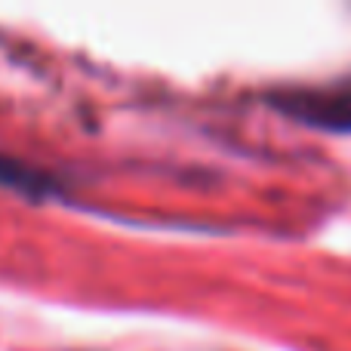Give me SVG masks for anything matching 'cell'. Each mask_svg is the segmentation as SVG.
Returning a JSON list of instances; mask_svg holds the SVG:
<instances>
[{"mask_svg": "<svg viewBox=\"0 0 351 351\" xmlns=\"http://www.w3.org/2000/svg\"><path fill=\"white\" fill-rule=\"evenodd\" d=\"M0 188L25 194L31 200H43L59 194L65 185L43 167H34L22 158H12V154H0Z\"/></svg>", "mask_w": 351, "mask_h": 351, "instance_id": "2", "label": "cell"}, {"mask_svg": "<svg viewBox=\"0 0 351 351\" xmlns=\"http://www.w3.org/2000/svg\"><path fill=\"white\" fill-rule=\"evenodd\" d=\"M268 105L284 117L327 133H351V80L317 86H284L268 93Z\"/></svg>", "mask_w": 351, "mask_h": 351, "instance_id": "1", "label": "cell"}]
</instances>
